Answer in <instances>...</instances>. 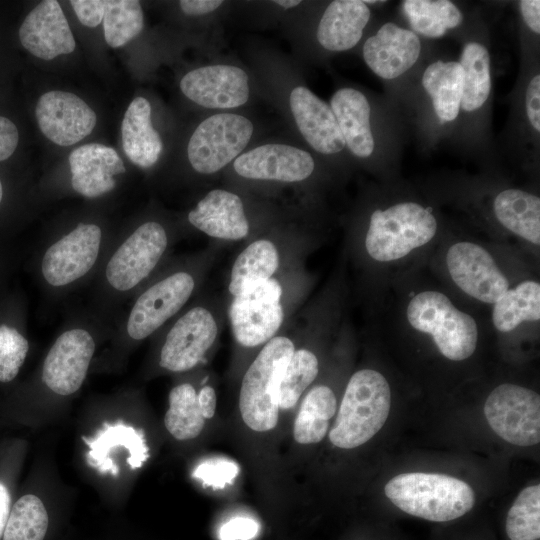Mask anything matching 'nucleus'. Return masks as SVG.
I'll return each mask as SVG.
<instances>
[{"label": "nucleus", "instance_id": "nucleus-7", "mask_svg": "<svg viewBox=\"0 0 540 540\" xmlns=\"http://www.w3.org/2000/svg\"><path fill=\"white\" fill-rule=\"evenodd\" d=\"M484 415L503 440L522 447L540 442V396L527 387L502 383L488 395Z\"/></svg>", "mask_w": 540, "mask_h": 540}, {"label": "nucleus", "instance_id": "nucleus-21", "mask_svg": "<svg viewBox=\"0 0 540 540\" xmlns=\"http://www.w3.org/2000/svg\"><path fill=\"white\" fill-rule=\"evenodd\" d=\"M69 165L73 189L88 198L114 189V176L125 172L118 153L99 143H88L73 150L69 155Z\"/></svg>", "mask_w": 540, "mask_h": 540}, {"label": "nucleus", "instance_id": "nucleus-40", "mask_svg": "<svg viewBox=\"0 0 540 540\" xmlns=\"http://www.w3.org/2000/svg\"><path fill=\"white\" fill-rule=\"evenodd\" d=\"M259 531V524L252 518L234 517L224 523L219 530L220 540H250Z\"/></svg>", "mask_w": 540, "mask_h": 540}, {"label": "nucleus", "instance_id": "nucleus-1", "mask_svg": "<svg viewBox=\"0 0 540 540\" xmlns=\"http://www.w3.org/2000/svg\"><path fill=\"white\" fill-rule=\"evenodd\" d=\"M441 235L434 209L419 201L401 200L374 209L362 239L361 252L375 269L390 271L417 265Z\"/></svg>", "mask_w": 540, "mask_h": 540}, {"label": "nucleus", "instance_id": "nucleus-20", "mask_svg": "<svg viewBox=\"0 0 540 540\" xmlns=\"http://www.w3.org/2000/svg\"><path fill=\"white\" fill-rule=\"evenodd\" d=\"M189 222L206 235L238 241L249 234V222L241 198L224 189L208 192L188 213Z\"/></svg>", "mask_w": 540, "mask_h": 540}, {"label": "nucleus", "instance_id": "nucleus-22", "mask_svg": "<svg viewBox=\"0 0 540 540\" xmlns=\"http://www.w3.org/2000/svg\"><path fill=\"white\" fill-rule=\"evenodd\" d=\"M495 222L507 234L533 249L540 246V198L520 188L497 192L491 201Z\"/></svg>", "mask_w": 540, "mask_h": 540}, {"label": "nucleus", "instance_id": "nucleus-35", "mask_svg": "<svg viewBox=\"0 0 540 540\" xmlns=\"http://www.w3.org/2000/svg\"><path fill=\"white\" fill-rule=\"evenodd\" d=\"M48 523V513L43 502L35 495H24L10 510L3 540H43Z\"/></svg>", "mask_w": 540, "mask_h": 540}, {"label": "nucleus", "instance_id": "nucleus-9", "mask_svg": "<svg viewBox=\"0 0 540 540\" xmlns=\"http://www.w3.org/2000/svg\"><path fill=\"white\" fill-rule=\"evenodd\" d=\"M167 245V234L160 223H143L108 261L105 270L108 283L118 291L132 289L156 267Z\"/></svg>", "mask_w": 540, "mask_h": 540}, {"label": "nucleus", "instance_id": "nucleus-31", "mask_svg": "<svg viewBox=\"0 0 540 540\" xmlns=\"http://www.w3.org/2000/svg\"><path fill=\"white\" fill-rule=\"evenodd\" d=\"M463 69L461 109L474 112L483 107L491 91L490 55L487 48L475 41L464 45L460 61Z\"/></svg>", "mask_w": 540, "mask_h": 540}, {"label": "nucleus", "instance_id": "nucleus-37", "mask_svg": "<svg viewBox=\"0 0 540 540\" xmlns=\"http://www.w3.org/2000/svg\"><path fill=\"white\" fill-rule=\"evenodd\" d=\"M505 529L510 540H536L540 537V486L524 488L507 514Z\"/></svg>", "mask_w": 540, "mask_h": 540}, {"label": "nucleus", "instance_id": "nucleus-8", "mask_svg": "<svg viewBox=\"0 0 540 540\" xmlns=\"http://www.w3.org/2000/svg\"><path fill=\"white\" fill-rule=\"evenodd\" d=\"M253 133V124L244 116L216 114L201 122L193 132L187 148L193 169L212 174L242 152Z\"/></svg>", "mask_w": 540, "mask_h": 540}, {"label": "nucleus", "instance_id": "nucleus-18", "mask_svg": "<svg viewBox=\"0 0 540 540\" xmlns=\"http://www.w3.org/2000/svg\"><path fill=\"white\" fill-rule=\"evenodd\" d=\"M22 46L32 55L52 60L74 51L76 43L67 19L56 0L39 3L19 28Z\"/></svg>", "mask_w": 540, "mask_h": 540}, {"label": "nucleus", "instance_id": "nucleus-38", "mask_svg": "<svg viewBox=\"0 0 540 540\" xmlns=\"http://www.w3.org/2000/svg\"><path fill=\"white\" fill-rule=\"evenodd\" d=\"M27 339L14 327L0 325V381L10 382L18 374L27 356Z\"/></svg>", "mask_w": 540, "mask_h": 540}, {"label": "nucleus", "instance_id": "nucleus-12", "mask_svg": "<svg viewBox=\"0 0 540 540\" xmlns=\"http://www.w3.org/2000/svg\"><path fill=\"white\" fill-rule=\"evenodd\" d=\"M101 244V229L80 223L45 252L41 269L46 282L59 287L87 274L95 264Z\"/></svg>", "mask_w": 540, "mask_h": 540}, {"label": "nucleus", "instance_id": "nucleus-45", "mask_svg": "<svg viewBox=\"0 0 540 540\" xmlns=\"http://www.w3.org/2000/svg\"><path fill=\"white\" fill-rule=\"evenodd\" d=\"M223 2L220 0H182L180 8L187 15H204L216 10Z\"/></svg>", "mask_w": 540, "mask_h": 540}, {"label": "nucleus", "instance_id": "nucleus-34", "mask_svg": "<svg viewBox=\"0 0 540 540\" xmlns=\"http://www.w3.org/2000/svg\"><path fill=\"white\" fill-rule=\"evenodd\" d=\"M318 373L319 360L314 352L305 348L294 350L278 383L276 403L279 409L294 407Z\"/></svg>", "mask_w": 540, "mask_h": 540}, {"label": "nucleus", "instance_id": "nucleus-11", "mask_svg": "<svg viewBox=\"0 0 540 540\" xmlns=\"http://www.w3.org/2000/svg\"><path fill=\"white\" fill-rule=\"evenodd\" d=\"M194 288L195 279L186 271H177L153 284L130 311L128 335L142 340L154 333L186 304Z\"/></svg>", "mask_w": 540, "mask_h": 540}, {"label": "nucleus", "instance_id": "nucleus-13", "mask_svg": "<svg viewBox=\"0 0 540 540\" xmlns=\"http://www.w3.org/2000/svg\"><path fill=\"white\" fill-rule=\"evenodd\" d=\"M94 351L95 342L88 331L80 328L65 331L45 358L43 382L56 394L75 393L86 378Z\"/></svg>", "mask_w": 540, "mask_h": 540}, {"label": "nucleus", "instance_id": "nucleus-17", "mask_svg": "<svg viewBox=\"0 0 540 540\" xmlns=\"http://www.w3.org/2000/svg\"><path fill=\"white\" fill-rule=\"evenodd\" d=\"M312 156L305 150L284 144H266L238 156L236 173L244 178L299 182L314 171Z\"/></svg>", "mask_w": 540, "mask_h": 540}, {"label": "nucleus", "instance_id": "nucleus-43", "mask_svg": "<svg viewBox=\"0 0 540 540\" xmlns=\"http://www.w3.org/2000/svg\"><path fill=\"white\" fill-rule=\"evenodd\" d=\"M18 141L16 125L8 118L0 116V161L8 159L14 153Z\"/></svg>", "mask_w": 540, "mask_h": 540}, {"label": "nucleus", "instance_id": "nucleus-25", "mask_svg": "<svg viewBox=\"0 0 540 540\" xmlns=\"http://www.w3.org/2000/svg\"><path fill=\"white\" fill-rule=\"evenodd\" d=\"M83 440L89 447V465L102 473L110 472L113 476L119 473L118 466L111 461V454L115 450H127L129 456L126 462L131 469L140 468L149 457L143 432L123 423L105 424L93 439Z\"/></svg>", "mask_w": 540, "mask_h": 540}, {"label": "nucleus", "instance_id": "nucleus-30", "mask_svg": "<svg viewBox=\"0 0 540 540\" xmlns=\"http://www.w3.org/2000/svg\"><path fill=\"white\" fill-rule=\"evenodd\" d=\"M280 264L277 246L269 239H257L236 257L230 272L228 291L233 297L248 283L272 278Z\"/></svg>", "mask_w": 540, "mask_h": 540}, {"label": "nucleus", "instance_id": "nucleus-19", "mask_svg": "<svg viewBox=\"0 0 540 540\" xmlns=\"http://www.w3.org/2000/svg\"><path fill=\"white\" fill-rule=\"evenodd\" d=\"M290 109L302 136L322 154H336L345 141L331 107L304 86L290 94Z\"/></svg>", "mask_w": 540, "mask_h": 540}, {"label": "nucleus", "instance_id": "nucleus-49", "mask_svg": "<svg viewBox=\"0 0 540 540\" xmlns=\"http://www.w3.org/2000/svg\"><path fill=\"white\" fill-rule=\"evenodd\" d=\"M2 197H3V187H2L1 180H0V202L2 200Z\"/></svg>", "mask_w": 540, "mask_h": 540}, {"label": "nucleus", "instance_id": "nucleus-39", "mask_svg": "<svg viewBox=\"0 0 540 540\" xmlns=\"http://www.w3.org/2000/svg\"><path fill=\"white\" fill-rule=\"evenodd\" d=\"M239 473L238 465L224 458H212L199 464L193 476L205 486L224 488L234 481Z\"/></svg>", "mask_w": 540, "mask_h": 540}, {"label": "nucleus", "instance_id": "nucleus-14", "mask_svg": "<svg viewBox=\"0 0 540 540\" xmlns=\"http://www.w3.org/2000/svg\"><path fill=\"white\" fill-rule=\"evenodd\" d=\"M35 115L41 132L60 146H71L84 139L97 120L84 100L64 91L44 93L37 102Z\"/></svg>", "mask_w": 540, "mask_h": 540}, {"label": "nucleus", "instance_id": "nucleus-26", "mask_svg": "<svg viewBox=\"0 0 540 540\" xmlns=\"http://www.w3.org/2000/svg\"><path fill=\"white\" fill-rule=\"evenodd\" d=\"M370 19V9L359 0H336L324 11L317 29L320 45L334 52L353 48Z\"/></svg>", "mask_w": 540, "mask_h": 540}, {"label": "nucleus", "instance_id": "nucleus-42", "mask_svg": "<svg viewBox=\"0 0 540 540\" xmlns=\"http://www.w3.org/2000/svg\"><path fill=\"white\" fill-rule=\"evenodd\" d=\"M526 114L533 130L540 131V75L535 74L529 81L525 94Z\"/></svg>", "mask_w": 540, "mask_h": 540}, {"label": "nucleus", "instance_id": "nucleus-4", "mask_svg": "<svg viewBox=\"0 0 540 540\" xmlns=\"http://www.w3.org/2000/svg\"><path fill=\"white\" fill-rule=\"evenodd\" d=\"M384 492L403 512L435 522L457 519L475 503L470 485L440 473H401L386 483Z\"/></svg>", "mask_w": 540, "mask_h": 540}, {"label": "nucleus", "instance_id": "nucleus-36", "mask_svg": "<svg viewBox=\"0 0 540 540\" xmlns=\"http://www.w3.org/2000/svg\"><path fill=\"white\" fill-rule=\"evenodd\" d=\"M143 25V11L139 1H105L103 28L105 41L110 47L125 45L142 31Z\"/></svg>", "mask_w": 540, "mask_h": 540}, {"label": "nucleus", "instance_id": "nucleus-27", "mask_svg": "<svg viewBox=\"0 0 540 540\" xmlns=\"http://www.w3.org/2000/svg\"><path fill=\"white\" fill-rule=\"evenodd\" d=\"M122 145L126 156L137 166L149 168L159 159L163 143L151 123V106L137 97L129 104L121 126Z\"/></svg>", "mask_w": 540, "mask_h": 540}, {"label": "nucleus", "instance_id": "nucleus-44", "mask_svg": "<svg viewBox=\"0 0 540 540\" xmlns=\"http://www.w3.org/2000/svg\"><path fill=\"white\" fill-rule=\"evenodd\" d=\"M520 13L526 26L534 33L540 34V1L521 0Z\"/></svg>", "mask_w": 540, "mask_h": 540}, {"label": "nucleus", "instance_id": "nucleus-48", "mask_svg": "<svg viewBox=\"0 0 540 540\" xmlns=\"http://www.w3.org/2000/svg\"><path fill=\"white\" fill-rule=\"evenodd\" d=\"M274 3H276L277 5L283 7V8H292V7H295L297 6L298 4L301 3V1L299 0H277V1H274Z\"/></svg>", "mask_w": 540, "mask_h": 540}, {"label": "nucleus", "instance_id": "nucleus-16", "mask_svg": "<svg viewBox=\"0 0 540 540\" xmlns=\"http://www.w3.org/2000/svg\"><path fill=\"white\" fill-rule=\"evenodd\" d=\"M421 49V41L415 32L386 22L365 41L363 58L376 76L392 80L416 64Z\"/></svg>", "mask_w": 540, "mask_h": 540}, {"label": "nucleus", "instance_id": "nucleus-47", "mask_svg": "<svg viewBox=\"0 0 540 540\" xmlns=\"http://www.w3.org/2000/svg\"><path fill=\"white\" fill-rule=\"evenodd\" d=\"M10 494L7 487L0 482V537L4 532V528L10 513Z\"/></svg>", "mask_w": 540, "mask_h": 540}, {"label": "nucleus", "instance_id": "nucleus-15", "mask_svg": "<svg viewBox=\"0 0 540 540\" xmlns=\"http://www.w3.org/2000/svg\"><path fill=\"white\" fill-rule=\"evenodd\" d=\"M182 93L196 104L229 109L245 104L249 97L247 74L232 65H211L188 72L180 82Z\"/></svg>", "mask_w": 540, "mask_h": 540}, {"label": "nucleus", "instance_id": "nucleus-6", "mask_svg": "<svg viewBox=\"0 0 540 540\" xmlns=\"http://www.w3.org/2000/svg\"><path fill=\"white\" fill-rule=\"evenodd\" d=\"M282 296L280 281L272 277L252 281L232 297L228 317L238 344L257 347L276 336L285 318Z\"/></svg>", "mask_w": 540, "mask_h": 540}, {"label": "nucleus", "instance_id": "nucleus-2", "mask_svg": "<svg viewBox=\"0 0 540 540\" xmlns=\"http://www.w3.org/2000/svg\"><path fill=\"white\" fill-rule=\"evenodd\" d=\"M391 399V387L384 374L371 368L353 373L329 432L331 443L342 449L365 444L387 421Z\"/></svg>", "mask_w": 540, "mask_h": 540}, {"label": "nucleus", "instance_id": "nucleus-33", "mask_svg": "<svg viewBox=\"0 0 540 540\" xmlns=\"http://www.w3.org/2000/svg\"><path fill=\"white\" fill-rule=\"evenodd\" d=\"M204 423L195 388L189 383L172 388L164 418L169 433L178 440L193 439L201 433Z\"/></svg>", "mask_w": 540, "mask_h": 540}, {"label": "nucleus", "instance_id": "nucleus-10", "mask_svg": "<svg viewBox=\"0 0 540 540\" xmlns=\"http://www.w3.org/2000/svg\"><path fill=\"white\" fill-rule=\"evenodd\" d=\"M218 321L208 308L196 306L176 320L166 335L159 365L171 372H184L198 365L214 345Z\"/></svg>", "mask_w": 540, "mask_h": 540}, {"label": "nucleus", "instance_id": "nucleus-24", "mask_svg": "<svg viewBox=\"0 0 540 540\" xmlns=\"http://www.w3.org/2000/svg\"><path fill=\"white\" fill-rule=\"evenodd\" d=\"M540 283L536 278L518 280L491 305V324L502 335L521 327H539Z\"/></svg>", "mask_w": 540, "mask_h": 540}, {"label": "nucleus", "instance_id": "nucleus-3", "mask_svg": "<svg viewBox=\"0 0 540 540\" xmlns=\"http://www.w3.org/2000/svg\"><path fill=\"white\" fill-rule=\"evenodd\" d=\"M441 276L466 299L493 305L520 280L488 246L469 239H455L440 251Z\"/></svg>", "mask_w": 540, "mask_h": 540}, {"label": "nucleus", "instance_id": "nucleus-23", "mask_svg": "<svg viewBox=\"0 0 540 540\" xmlns=\"http://www.w3.org/2000/svg\"><path fill=\"white\" fill-rule=\"evenodd\" d=\"M330 107L350 152L359 158L371 156L375 140L366 96L354 88H341L331 97Z\"/></svg>", "mask_w": 540, "mask_h": 540}, {"label": "nucleus", "instance_id": "nucleus-29", "mask_svg": "<svg viewBox=\"0 0 540 540\" xmlns=\"http://www.w3.org/2000/svg\"><path fill=\"white\" fill-rule=\"evenodd\" d=\"M337 399L327 385L312 387L303 398L294 421L293 436L300 444L320 442L329 428V421L335 415Z\"/></svg>", "mask_w": 540, "mask_h": 540}, {"label": "nucleus", "instance_id": "nucleus-46", "mask_svg": "<svg viewBox=\"0 0 540 540\" xmlns=\"http://www.w3.org/2000/svg\"><path fill=\"white\" fill-rule=\"evenodd\" d=\"M200 411L205 419L214 416L216 410V393L211 386H204L197 393Z\"/></svg>", "mask_w": 540, "mask_h": 540}, {"label": "nucleus", "instance_id": "nucleus-41", "mask_svg": "<svg viewBox=\"0 0 540 540\" xmlns=\"http://www.w3.org/2000/svg\"><path fill=\"white\" fill-rule=\"evenodd\" d=\"M79 21L87 27L98 26L104 17L105 1L102 0H72L70 1Z\"/></svg>", "mask_w": 540, "mask_h": 540}, {"label": "nucleus", "instance_id": "nucleus-5", "mask_svg": "<svg viewBox=\"0 0 540 540\" xmlns=\"http://www.w3.org/2000/svg\"><path fill=\"white\" fill-rule=\"evenodd\" d=\"M294 350L290 338L276 335L263 345L245 372L239 410L250 429L265 432L277 425L280 410L276 403L277 387Z\"/></svg>", "mask_w": 540, "mask_h": 540}, {"label": "nucleus", "instance_id": "nucleus-28", "mask_svg": "<svg viewBox=\"0 0 540 540\" xmlns=\"http://www.w3.org/2000/svg\"><path fill=\"white\" fill-rule=\"evenodd\" d=\"M463 69L458 61L437 60L427 66L422 86L431 98L434 112L442 122H453L461 110Z\"/></svg>", "mask_w": 540, "mask_h": 540}, {"label": "nucleus", "instance_id": "nucleus-32", "mask_svg": "<svg viewBox=\"0 0 540 540\" xmlns=\"http://www.w3.org/2000/svg\"><path fill=\"white\" fill-rule=\"evenodd\" d=\"M402 9L412 31L429 38L444 36L464 20L461 10L448 0H406Z\"/></svg>", "mask_w": 540, "mask_h": 540}]
</instances>
